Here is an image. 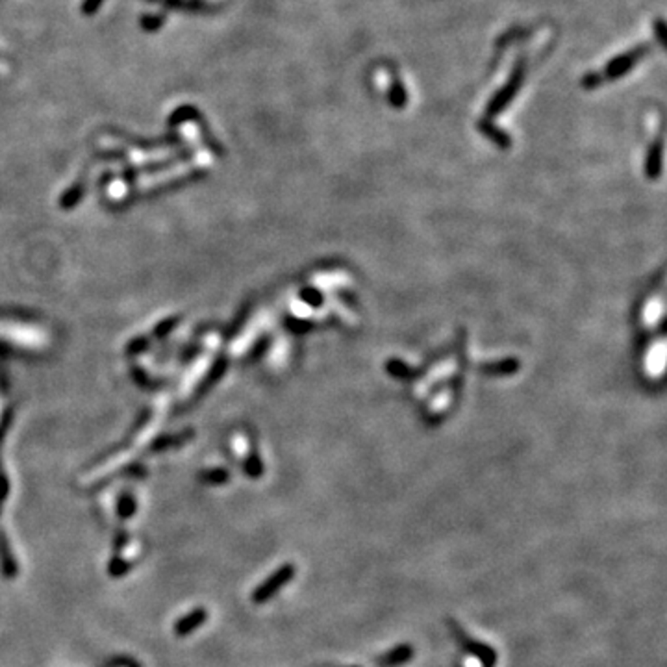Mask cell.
<instances>
[{
    "label": "cell",
    "instance_id": "obj_7",
    "mask_svg": "<svg viewBox=\"0 0 667 667\" xmlns=\"http://www.w3.org/2000/svg\"><path fill=\"white\" fill-rule=\"evenodd\" d=\"M656 37H658V41H660V45L666 47V25H663L662 19H658L656 21Z\"/></svg>",
    "mask_w": 667,
    "mask_h": 667
},
{
    "label": "cell",
    "instance_id": "obj_4",
    "mask_svg": "<svg viewBox=\"0 0 667 667\" xmlns=\"http://www.w3.org/2000/svg\"><path fill=\"white\" fill-rule=\"evenodd\" d=\"M388 100L395 109L404 108V106H406V102H408V93H406V88H404V83L400 82L398 78H393V82H391V86H389Z\"/></svg>",
    "mask_w": 667,
    "mask_h": 667
},
{
    "label": "cell",
    "instance_id": "obj_3",
    "mask_svg": "<svg viewBox=\"0 0 667 667\" xmlns=\"http://www.w3.org/2000/svg\"><path fill=\"white\" fill-rule=\"evenodd\" d=\"M291 577H293V567H291V565H285V567H282L278 573L273 574V577H271V579L267 580L264 586H260L258 591H256V595H254V600H256V602H262V600L273 597L274 591L278 590V588H282V586H284L285 582L291 579Z\"/></svg>",
    "mask_w": 667,
    "mask_h": 667
},
{
    "label": "cell",
    "instance_id": "obj_9",
    "mask_svg": "<svg viewBox=\"0 0 667 667\" xmlns=\"http://www.w3.org/2000/svg\"><path fill=\"white\" fill-rule=\"evenodd\" d=\"M464 667H482V660L478 656H467L464 660Z\"/></svg>",
    "mask_w": 667,
    "mask_h": 667
},
{
    "label": "cell",
    "instance_id": "obj_8",
    "mask_svg": "<svg viewBox=\"0 0 667 667\" xmlns=\"http://www.w3.org/2000/svg\"><path fill=\"white\" fill-rule=\"evenodd\" d=\"M100 4H102V0H86V4H83V13H93Z\"/></svg>",
    "mask_w": 667,
    "mask_h": 667
},
{
    "label": "cell",
    "instance_id": "obj_2",
    "mask_svg": "<svg viewBox=\"0 0 667 667\" xmlns=\"http://www.w3.org/2000/svg\"><path fill=\"white\" fill-rule=\"evenodd\" d=\"M523 80H525V60L521 58V60L516 63V67H513L512 74H510V80H508V82L493 95V99L487 102V114L495 115L506 108L508 104L513 100V97L519 93Z\"/></svg>",
    "mask_w": 667,
    "mask_h": 667
},
{
    "label": "cell",
    "instance_id": "obj_1",
    "mask_svg": "<svg viewBox=\"0 0 667 667\" xmlns=\"http://www.w3.org/2000/svg\"><path fill=\"white\" fill-rule=\"evenodd\" d=\"M649 50H651V48L647 47V45H638V47L623 52V54H617L610 63H606L602 73H597L600 78V82H605V80H617V78L625 76L628 71H632L638 63L642 62L643 58L649 54Z\"/></svg>",
    "mask_w": 667,
    "mask_h": 667
},
{
    "label": "cell",
    "instance_id": "obj_6",
    "mask_svg": "<svg viewBox=\"0 0 667 667\" xmlns=\"http://www.w3.org/2000/svg\"><path fill=\"white\" fill-rule=\"evenodd\" d=\"M480 128L486 132V135H492L493 140H497L501 145H508L510 141H508L506 134H502L501 130H497L493 124H480Z\"/></svg>",
    "mask_w": 667,
    "mask_h": 667
},
{
    "label": "cell",
    "instance_id": "obj_5",
    "mask_svg": "<svg viewBox=\"0 0 667 667\" xmlns=\"http://www.w3.org/2000/svg\"><path fill=\"white\" fill-rule=\"evenodd\" d=\"M410 656H412V651H410L408 647H398L397 651H393L391 654L382 658V663L384 666H386V663H403L406 662Z\"/></svg>",
    "mask_w": 667,
    "mask_h": 667
}]
</instances>
